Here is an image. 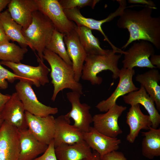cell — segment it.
I'll use <instances>...</instances> for the list:
<instances>
[{
    "mask_svg": "<svg viewBox=\"0 0 160 160\" xmlns=\"http://www.w3.org/2000/svg\"><path fill=\"white\" fill-rule=\"evenodd\" d=\"M135 80L140 83L153 100L158 111H160V74L158 70L151 69L143 73L138 74Z\"/></svg>",
    "mask_w": 160,
    "mask_h": 160,
    "instance_id": "cb8c5ba5",
    "label": "cell"
},
{
    "mask_svg": "<svg viewBox=\"0 0 160 160\" xmlns=\"http://www.w3.org/2000/svg\"><path fill=\"white\" fill-rule=\"evenodd\" d=\"M17 79L25 80L4 68L0 63V88L1 89H5L8 88V84L7 80L10 83H13Z\"/></svg>",
    "mask_w": 160,
    "mask_h": 160,
    "instance_id": "4dcf8cb0",
    "label": "cell"
},
{
    "mask_svg": "<svg viewBox=\"0 0 160 160\" xmlns=\"http://www.w3.org/2000/svg\"><path fill=\"white\" fill-rule=\"evenodd\" d=\"M91 149L84 140L72 144H62L55 148L57 160H82L91 157Z\"/></svg>",
    "mask_w": 160,
    "mask_h": 160,
    "instance_id": "603a6c76",
    "label": "cell"
},
{
    "mask_svg": "<svg viewBox=\"0 0 160 160\" xmlns=\"http://www.w3.org/2000/svg\"><path fill=\"white\" fill-rule=\"evenodd\" d=\"M37 61L39 65L37 66L23 64L21 62L15 63L3 61L0 62V63L11 69L16 75L30 81L33 85L39 87L49 82L48 75L50 69L44 62L40 60Z\"/></svg>",
    "mask_w": 160,
    "mask_h": 160,
    "instance_id": "9c48e42d",
    "label": "cell"
},
{
    "mask_svg": "<svg viewBox=\"0 0 160 160\" xmlns=\"http://www.w3.org/2000/svg\"><path fill=\"white\" fill-rule=\"evenodd\" d=\"M11 0H0V14L1 11L4 9L10 2Z\"/></svg>",
    "mask_w": 160,
    "mask_h": 160,
    "instance_id": "f35d334b",
    "label": "cell"
},
{
    "mask_svg": "<svg viewBox=\"0 0 160 160\" xmlns=\"http://www.w3.org/2000/svg\"><path fill=\"white\" fill-rule=\"evenodd\" d=\"M33 160H57L55 153L53 140L48 145L45 151L41 156Z\"/></svg>",
    "mask_w": 160,
    "mask_h": 160,
    "instance_id": "1f68e13d",
    "label": "cell"
},
{
    "mask_svg": "<svg viewBox=\"0 0 160 160\" xmlns=\"http://www.w3.org/2000/svg\"><path fill=\"white\" fill-rule=\"evenodd\" d=\"M74 29L87 55L103 54L107 51L108 49H103L100 47L99 39L92 34L91 30L76 25Z\"/></svg>",
    "mask_w": 160,
    "mask_h": 160,
    "instance_id": "4316f807",
    "label": "cell"
},
{
    "mask_svg": "<svg viewBox=\"0 0 160 160\" xmlns=\"http://www.w3.org/2000/svg\"><path fill=\"white\" fill-rule=\"evenodd\" d=\"M25 112L23 105L16 92L11 95L1 111L4 121L18 130L28 129Z\"/></svg>",
    "mask_w": 160,
    "mask_h": 160,
    "instance_id": "ac0fdd59",
    "label": "cell"
},
{
    "mask_svg": "<svg viewBox=\"0 0 160 160\" xmlns=\"http://www.w3.org/2000/svg\"><path fill=\"white\" fill-rule=\"evenodd\" d=\"M28 129L40 142L48 145L53 140L55 131V118L52 115L42 117L25 111Z\"/></svg>",
    "mask_w": 160,
    "mask_h": 160,
    "instance_id": "8fae6325",
    "label": "cell"
},
{
    "mask_svg": "<svg viewBox=\"0 0 160 160\" xmlns=\"http://www.w3.org/2000/svg\"><path fill=\"white\" fill-rule=\"evenodd\" d=\"M123 98L125 103L131 105L139 104L143 106L149 114L152 123L151 127L158 128L160 124V115L155 106L153 100L142 85L138 90L123 96Z\"/></svg>",
    "mask_w": 160,
    "mask_h": 160,
    "instance_id": "ffe728a7",
    "label": "cell"
},
{
    "mask_svg": "<svg viewBox=\"0 0 160 160\" xmlns=\"http://www.w3.org/2000/svg\"><path fill=\"white\" fill-rule=\"evenodd\" d=\"M82 160H101V159L99 153L95 151H93L91 157L85 158Z\"/></svg>",
    "mask_w": 160,
    "mask_h": 160,
    "instance_id": "74e56055",
    "label": "cell"
},
{
    "mask_svg": "<svg viewBox=\"0 0 160 160\" xmlns=\"http://www.w3.org/2000/svg\"><path fill=\"white\" fill-rule=\"evenodd\" d=\"M28 51L27 47H20L9 42L4 43L0 44V60L18 63Z\"/></svg>",
    "mask_w": 160,
    "mask_h": 160,
    "instance_id": "83f0119b",
    "label": "cell"
},
{
    "mask_svg": "<svg viewBox=\"0 0 160 160\" xmlns=\"http://www.w3.org/2000/svg\"><path fill=\"white\" fill-rule=\"evenodd\" d=\"M10 97L11 95L2 94L0 91V111L2 109L6 103L10 98Z\"/></svg>",
    "mask_w": 160,
    "mask_h": 160,
    "instance_id": "8d00e7d4",
    "label": "cell"
},
{
    "mask_svg": "<svg viewBox=\"0 0 160 160\" xmlns=\"http://www.w3.org/2000/svg\"><path fill=\"white\" fill-rule=\"evenodd\" d=\"M150 60L151 64L156 68H160V55H153L151 56Z\"/></svg>",
    "mask_w": 160,
    "mask_h": 160,
    "instance_id": "e575fe53",
    "label": "cell"
},
{
    "mask_svg": "<svg viewBox=\"0 0 160 160\" xmlns=\"http://www.w3.org/2000/svg\"><path fill=\"white\" fill-rule=\"evenodd\" d=\"M128 2L130 4H141L145 6L153 8L154 9H157L154 2L150 0H128Z\"/></svg>",
    "mask_w": 160,
    "mask_h": 160,
    "instance_id": "836d02e7",
    "label": "cell"
},
{
    "mask_svg": "<svg viewBox=\"0 0 160 160\" xmlns=\"http://www.w3.org/2000/svg\"><path fill=\"white\" fill-rule=\"evenodd\" d=\"M64 35V42L68 55L72 63L75 79L76 81L79 82L87 54L74 29Z\"/></svg>",
    "mask_w": 160,
    "mask_h": 160,
    "instance_id": "5bb4252c",
    "label": "cell"
},
{
    "mask_svg": "<svg viewBox=\"0 0 160 160\" xmlns=\"http://www.w3.org/2000/svg\"><path fill=\"white\" fill-rule=\"evenodd\" d=\"M19 130L4 121L0 129V160H19Z\"/></svg>",
    "mask_w": 160,
    "mask_h": 160,
    "instance_id": "7c38bea8",
    "label": "cell"
},
{
    "mask_svg": "<svg viewBox=\"0 0 160 160\" xmlns=\"http://www.w3.org/2000/svg\"><path fill=\"white\" fill-rule=\"evenodd\" d=\"M38 10L47 16L55 28L65 34L74 29L76 24L68 19L57 0H35Z\"/></svg>",
    "mask_w": 160,
    "mask_h": 160,
    "instance_id": "52a82bcc",
    "label": "cell"
},
{
    "mask_svg": "<svg viewBox=\"0 0 160 160\" xmlns=\"http://www.w3.org/2000/svg\"><path fill=\"white\" fill-rule=\"evenodd\" d=\"M63 9L74 8L80 9L82 8L90 6L94 9L99 0H58Z\"/></svg>",
    "mask_w": 160,
    "mask_h": 160,
    "instance_id": "f546056e",
    "label": "cell"
},
{
    "mask_svg": "<svg viewBox=\"0 0 160 160\" xmlns=\"http://www.w3.org/2000/svg\"><path fill=\"white\" fill-rule=\"evenodd\" d=\"M0 23L10 40L17 42L22 47L28 46L32 49L31 44L23 34L22 27L12 18L7 9L1 13Z\"/></svg>",
    "mask_w": 160,
    "mask_h": 160,
    "instance_id": "d4e9b609",
    "label": "cell"
},
{
    "mask_svg": "<svg viewBox=\"0 0 160 160\" xmlns=\"http://www.w3.org/2000/svg\"><path fill=\"white\" fill-rule=\"evenodd\" d=\"M9 40L1 24L0 23V44L4 43L9 42Z\"/></svg>",
    "mask_w": 160,
    "mask_h": 160,
    "instance_id": "d590c367",
    "label": "cell"
},
{
    "mask_svg": "<svg viewBox=\"0 0 160 160\" xmlns=\"http://www.w3.org/2000/svg\"><path fill=\"white\" fill-rule=\"evenodd\" d=\"M63 10L68 19L76 23L77 26H83L91 30H96L99 31L104 36V40L108 42L113 50H117L118 49L109 41L103 30L102 26L104 23L112 20L116 17L119 16L123 12L122 9L121 8L119 7L114 12L110 14L106 18L100 20L84 17L81 14L79 9L77 8Z\"/></svg>",
    "mask_w": 160,
    "mask_h": 160,
    "instance_id": "9a60e30c",
    "label": "cell"
},
{
    "mask_svg": "<svg viewBox=\"0 0 160 160\" xmlns=\"http://www.w3.org/2000/svg\"><path fill=\"white\" fill-rule=\"evenodd\" d=\"M113 49H108L103 54L87 55L82 68L81 78L89 81L92 85H100L103 82L102 78L97 76L103 71L109 70L113 73L114 79L118 78L120 69L118 67L121 54Z\"/></svg>",
    "mask_w": 160,
    "mask_h": 160,
    "instance_id": "3957f363",
    "label": "cell"
},
{
    "mask_svg": "<svg viewBox=\"0 0 160 160\" xmlns=\"http://www.w3.org/2000/svg\"><path fill=\"white\" fill-rule=\"evenodd\" d=\"M141 143L143 155L150 159L160 156V128L151 127L148 131L142 132Z\"/></svg>",
    "mask_w": 160,
    "mask_h": 160,
    "instance_id": "484cf974",
    "label": "cell"
},
{
    "mask_svg": "<svg viewBox=\"0 0 160 160\" xmlns=\"http://www.w3.org/2000/svg\"><path fill=\"white\" fill-rule=\"evenodd\" d=\"M55 27L51 20L39 10L33 14L31 24L23 34L31 44L32 49L37 52V60L44 62L43 52L51 39Z\"/></svg>",
    "mask_w": 160,
    "mask_h": 160,
    "instance_id": "277c9868",
    "label": "cell"
},
{
    "mask_svg": "<svg viewBox=\"0 0 160 160\" xmlns=\"http://www.w3.org/2000/svg\"><path fill=\"white\" fill-rule=\"evenodd\" d=\"M155 53L154 46L150 42L144 40L134 42L124 54L123 68L129 69L135 67L156 68L151 64L149 59Z\"/></svg>",
    "mask_w": 160,
    "mask_h": 160,
    "instance_id": "8992f818",
    "label": "cell"
},
{
    "mask_svg": "<svg viewBox=\"0 0 160 160\" xmlns=\"http://www.w3.org/2000/svg\"><path fill=\"white\" fill-rule=\"evenodd\" d=\"M19 160H33L44 153L48 145L39 141L28 129L19 130Z\"/></svg>",
    "mask_w": 160,
    "mask_h": 160,
    "instance_id": "44dd1931",
    "label": "cell"
},
{
    "mask_svg": "<svg viewBox=\"0 0 160 160\" xmlns=\"http://www.w3.org/2000/svg\"><path fill=\"white\" fill-rule=\"evenodd\" d=\"M126 122L129 128L126 139L132 143H134L141 129L148 130L152 125L149 116L143 113L139 104L131 105L127 113Z\"/></svg>",
    "mask_w": 160,
    "mask_h": 160,
    "instance_id": "7402d4cb",
    "label": "cell"
},
{
    "mask_svg": "<svg viewBox=\"0 0 160 160\" xmlns=\"http://www.w3.org/2000/svg\"><path fill=\"white\" fill-rule=\"evenodd\" d=\"M81 95L73 91L66 93V97L71 104V109L65 116L68 119H72L74 121L73 125L83 133L89 131L92 123L93 116L90 112L91 106L81 102Z\"/></svg>",
    "mask_w": 160,
    "mask_h": 160,
    "instance_id": "30bf717a",
    "label": "cell"
},
{
    "mask_svg": "<svg viewBox=\"0 0 160 160\" xmlns=\"http://www.w3.org/2000/svg\"><path fill=\"white\" fill-rule=\"evenodd\" d=\"M64 35L55 28L46 48L57 55L68 64L72 65V62L66 49L64 40Z\"/></svg>",
    "mask_w": 160,
    "mask_h": 160,
    "instance_id": "f1b7e54d",
    "label": "cell"
},
{
    "mask_svg": "<svg viewBox=\"0 0 160 160\" xmlns=\"http://www.w3.org/2000/svg\"><path fill=\"white\" fill-rule=\"evenodd\" d=\"M83 139L91 148L97 152L100 158L119 148L121 140L117 137L112 138L105 135L90 127L88 132L83 133Z\"/></svg>",
    "mask_w": 160,
    "mask_h": 160,
    "instance_id": "e0dca14e",
    "label": "cell"
},
{
    "mask_svg": "<svg viewBox=\"0 0 160 160\" xmlns=\"http://www.w3.org/2000/svg\"><path fill=\"white\" fill-rule=\"evenodd\" d=\"M8 9L12 18L26 29L32 22L33 13L38 10L35 0H11Z\"/></svg>",
    "mask_w": 160,
    "mask_h": 160,
    "instance_id": "d6986e66",
    "label": "cell"
},
{
    "mask_svg": "<svg viewBox=\"0 0 160 160\" xmlns=\"http://www.w3.org/2000/svg\"><path fill=\"white\" fill-rule=\"evenodd\" d=\"M135 71L122 68L120 70L118 85L111 96L105 100L99 102L96 108L101 112H106L116 104L118 99L131 92L138 90L139 88L134 84L132 80Z\"/></svg>",
    "mask_w": 160,
    "mask_h": 160,
    "instance_id": "4fadbf2b",
    "label": "cell"
},
{
    "mask_svg": "<svg viewBox=\"0 0 160 160\" xmlns=\"http://www.w3.org/2000/svg\"><path fill=\"white\" fill-rule=\"evenodd\" d=\"M101 160H127L124 154L121 152L117 151H113L104 156Z\"/></svg>",
    "mask_w": 160,
    "mask_h": 160,
    "instance_id": "d6a6232c",
    "label": "cell"
},
{
    "mask_svg": "<svg viewBox=\"0 0 160 160\" xmlns=\"http://www.w3.org/2000/svg\"><path fill=\"white\" fill-rule=\"evenodd\" d=\"M126 106L116 104L104 113L95 115L93 116L94 128L100 133L110 137L116 138L122 133L118 120Z\"/></svg>",
    "mask_w": 160,
    "mask_h": 160,
    "instance_id": "ba28073f",
    "label": "cell"
},
{
    "mask_svg": "<svg viewBox=\"0 0 160 160\" xmlns=\"http://www.w3.org/2000/svg\"><path fill=\"white\" fill-rule=\"evenodd\" d=\"M4 122V121L1 116V111H0V129L2 125L3 122Z\"/></svg>",
    "mask_w": 160,
    "mask_h": 160,
    "instance_id": "ab89813d",
    "label": "cell"
},
{
    "mask_svg": "<svg viewBox=\"0 0 160 160\" xmlns=\"http://www.w3.org/2000/svg\"><path fill=\"white\" fill-rule=\"evenodd\" d=\"M153 9L145 6L139 10L126 9L124 10L119 16L117 25L119 28L127 29L129 35L121 49H125L134 41L144 40L150 42L157 49H160V17L152 16Z\"/></svg>",
    "mask_w": 160,
    "mask_h": 160,
    "instance_id": "6da1fadb",
    "label": "cell"
},
{
    "mask_svg": "<svg viewBox=\"0 0 160 160\" xmlns=\"http://www.w3.org/2000/svg\"><path fill=\"white\" fill-rule=\"evenodd\" d=\"M30 81L20 80L15 86L16 92L22 103L25 111L33 115L42 117L57 114L58 110L56 107L46 105L38 99Z\"/></svg>",
    "mask_w": 160,
    "mask_h": 160,
    "instance_id": "5b68a950",
    "label": "cell"
},
{
    "mask_svg": "<svg viewBox=\"0 0 160 160\" xmlns=\"http://www.w3.org/2000/svg\"><path fill=\"white\" fill-rule=\"evenodd\" d=\"M65 115L55 119V131L53 139L55 148L62 144H72L84 140L83 133L73 125Z\"/></svg>",
    "mask_w": 160,
    "mask_h": 160,
    "instance_id": "2e32d148",
    "label": "cell"
},
{
    "mask_svg": "<svg viewBox=\"0 0 160 160\" xmlns=\"http://www.w3.org/2000/svg\"><path fill=\"white\" fill-rule=\"evenodd\" d=\"M43 58L51 68L50 76L54 89L51 100L54 101L58 94L65 89H71L81 95L83 94V87L76 81L72 65L66 63L56 54L46 48L43 52Z\"/></svg>",
    "mask_w": 160,
    "mask_h": 160,
    "instance_id": "7a4b0ae2",
    "label": "cell"
}]
</instances>
